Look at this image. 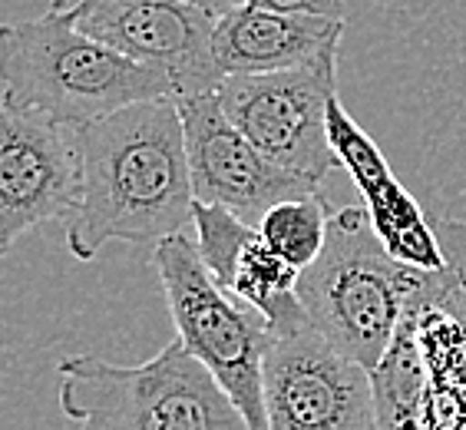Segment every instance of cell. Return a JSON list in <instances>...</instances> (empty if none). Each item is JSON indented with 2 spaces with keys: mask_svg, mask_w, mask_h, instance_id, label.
I'll list each match as a JSON object with an SVG mask.
<instances>
[{
  "mask_svg": "<svg viewBox=\"0 0 466 430\" xmlns=\"http://www.w3.org/2000/svg\"><path fill=\"white\" fill-rule=\"evenodd\" d=\"M83 189L66 222L73 259L93 261L106 242L159 245L196 215L186 133L176 99H156L80 129Z\"/></svg>",
  "mask_w": 466,
  "mask_h": 430,
  "instance_id": "obj_1",
  "label": "cell"
},
{
  "mask_svg": "<svg viewBox=\"0 0 466 430\" xmlns=\"http://www.w3.org/2000/svg\"><path fill=\"white\" fill-rule=\"evenodd\" d=\"M0 77L4 107L30 109L73 129L126 107L176 99V83L166 73L83 34L63 4L0 30Z\"/></svg>",
  "mask_w": 466,
  "mask_h": 430,
  "instance_id": "obj_2",
  "label": "cell"
},
{
  "mask_svg": "<svg viewBox=\"0 0 466 430\" xmlns=\"http://www.w3.org/2000/svg\"><path fill=\"white\" fill-rule=\"evenodd\" d=\"M453 285V271H420L397 261L377 239L364 206L331 215L328 245L298 278V302L314 328L348 358L374 371L420 298Z\"/></svg>",
  "mask_w": 466,
  "mask_h": 430,
  "instance_id": "obj_3",
  "label": "cell"
},
{
  "mask_svg": "<svg viewBox=\"0 0 466 430\" xmlns=\"http://www.w3.org/2000/svg\"><path fill=\"white\" fill-rule=\"evenodd\" d=\"M56 377L63 417L80 430H248L232 397L179 338L133 368L70 354Z\"/></svg>",
  "mask_w": 466,
  "mask_h": 430,
  "instance_id": "obj_4",
  "label": "cell"
},
{
  "mask_svg": "<svg viewBox=\"0 0 466 430\" xmlns=\"http://www.w3.org/2000/svg\"><path fill=\"white\" fill-rule=\"evenodd\" d=\"M153 265L182 348L232 397L248 430H268L265 354L271 322L232 292L218 288L198 255V245L186 232L156 245Z\"/></svg>",
  "mask_w": 466,
  "mask_h": 430,
  "instance_id": "obj_5",
  "label": "cell"
},
{
  "mask_svg": "<svg viewBox=\"0 0 466 430\" xmlns=\"http://www.w3.org/2000/svg\"><path fill=\"white\" fill-rule=\"evenodd\" d=\"M268 322V430H377L370 371L314 328L298 292L271 308Z\"/></svg>",
  "mask_w": 466,
  "mask_h": 430,
  "instance_id": "obj_6",
  "label": "cell"
},
{
  "mask_svg": "<svg viewBox=\"0 0 466 430\" xmlns=\"http://www.w3.org/2000/svg\"><path fill=\"white\" fill-rule=\"evenodd\" d=\"M338 54L331 46L298 70L268 77H225L218 103L275 166L321 186L341 159L328 139V107L338 97Z\"/></svg>",
  "mask_w": 466,
  "mask_h": 430,
  "instance_id": "obj_7",
  "label": "cell"
},
{
  "mask_svg": "<svg viewBox=\"0 0 466 430\" xmlns=\"http://www.w3.org/2000/svg\"><path fill=\"white\" fill-rule=\"evenodd\" d=\"M80 189V129L0 107V251L36 225L70 222Z\"/></svg>",
  "mask_w": 466,
  "mask_h": 430,
  "instance_id": "obj_8",
  "label": "cell"
},
{
  "mask_svg": "<svg viewBox=\"0 0 466 430\" xmlns=\"http://www.w3.org/2000/svg\"><path fill=\"white\" fill-rule=\"evenodd\" d=\"M70 14L93 40L166 73L176 83V99L218 93L222 87L225 77L212 50L218 17L188 0H113Z\"/></svg>",
  "mask_w": 466,
  "mask_h": 430,
  "instance_id": "obj_9",
  "label": "cell"
},
{
  "mask_svg": "<svg viewBox=\"0 0 466 430\" xmlns=\"http://www.w3.org/2000/svg\"><path fill=\"white\" fill-rule=\"evenodd\" d=\"M176 103H179L188 169L198 202L228 209L258 229V222L275 206L318 192V182L281 169L261 153L225 117L218 93H202Z\"/></svg>",
  "mask_w": 466,
  "mask_h": 430,
  "instance_id": "obj_10",
  "label": "cell"
},
{
  "mask_svg": "<svg viewBox=\"0 0 466 430\" xmlns=\"http://www.w3.org/2000/svg\"><path fill=\"white\" fill-rule=\"evenodd\" d=\"M328 139H331V149L338 153L341 166L350 172L354 186L368 199L364 209H368L370 225H374L377 239L387 245V251L397 261L410 265V269H447L437 225L417 206V199L397 182V176L390 172L377 143L350 119V113L338 97L328 107Z\"/></svg>",
  "mask_w": 466,
  "mask_h": 430,
  "instance_id": "obj_11",
  "label": "cell"
},
{
  "mask_svg": "<svg viewBox=\"0 0 466 430\" xmlns=\"http://www.w3.org/2000/svg\"><path fill=\"white\" fill-rule=\"evenodd\" d=\"M341 36L344 20L281 14L245 4L218 17L212 50L222 77H268L318 60L331 46H341Z\"/></svg>",
  "mask_w": 466,
  "mask_h": 430,
  "instance_id": "obj_12",
  "label": "cell"
},
{
  "mask_svg": "<svg viewBox=\"0 0 466 430\" xmlns=\"http://www.w3.org/2000/svg\"><path fill=\"white\" fill-rule=\"evenodd\" d=\"M457 288H440L433 295L420 298L407 312L394 344L387 348L384 361L370 371L377 404V430H423V414H427V364H423V344H420V318L423 308L431 302H440Z\"/></svg>",
  "mask_w": 466,
  "mask_h": 430,
  "instance_id": "obj_13",
  "label": "cell"
},
{
  "mask_svg": "<svg viewBox=\"0 0 466 430\" xmlns=\"http://www.w3.org/2000/svg\"><path fill=\"white\" fill-rule=\"evenodd\" d=\"M331 209L318 192L305 199H291L271 209L258 222V239L268 245L279 259H285L291 269H311L318 255L328 245V229H331Z\"/></svg>",
  "mask_w": 466,
  "mask_h": 430,
  "instance_id": "obj_14",
  "label": "cell"
},
{
  "mask_svg": "<svg viewBox=\"0 0 466 430\" xmlns=\"http://www.w3.org/2000/svg\"><path fill=\"white\" fill-rule=\"evenodd\" d=\"M192 229H196L198 255L206 261V269L218 282V288L232 292L235 275H238V261L245 249L258 239V229L238 219L235 212L222 206H206L196 199V215H192Z\"/></svg>",
  "mask_w": 466,
  "mask_h": 430,
  "instance_id": "obj_15",
  "label": "cell"
},
{
  "mask_svg": "<svg viewBox=\"0 0 466 430\" xmlns=\"http://www.w3.org/2000/svg\"><path fill=\"white\" fill-rule=\"evenodd\" d=\"M298 278H301V271L291 269L285 259H279L261 239H255L238 261L232 295L268 318V312L279 305L281 298L298 292Z\"/></svg>",
  "mask_w": 466,
  "mask_h": 430,
  "instance_id": "obj_16",
  "label": "cell"
},
{
  "mask_svg": "<svg viewBox=\"0 0 466 430\" xmlns=\"http://www.w3.org/2000/svg\"><path fill=\"white\" fill-rule=\"evenodd\" d=\"M433 225H437L447 269L453 271L457 285L466 292V222H460V219H437Z\"/></svg>",
  "mask_w": 466,
  "mask_h": 430,
  "instance_id": "obj_17",
  "label": "cell"
},
{
  "mask_svg": "<svg viewBox=\"0 0 466 430\" xmlns=\"http://www.w3.org/2000/svg\"><path fill=\"white\" fill-rule=\"evenodd\" d=\"M251 7L265 10H281V14H308V17H324V20H344L348 7L344 0H248Z\"/></svg>",
  "mask_w": 466,
  "mask_h": 430,
  "instance_id": "obj_18",
  "label": "cell"
},
{
  "mask_svg": "<svg viewBox=\"0 0 466 430\" xmlns=\"http://www.w3.org/2000/svg\"><path fill=\"white\" fill-rule=\"evenodd\" d=\"M188 4H196V7L208 10L212 17H225V14H232V10L245 7L248 0H188Z\"/></svg>",
  "mask_w": 466,
  "mask_h": 430,
  "instance_id": "obj_19",
  "label": "cell"
},
{
  "mask_svg": "<svg viewBox=\"0 0 466 430\" xmlns=\"http://www.w3.org/2000/svg\"><path fill=\"white\" fill-rule=\"evenodd\" d=\"M60 4L70 10H90V7H96V4H113V0H60Z\"/></svg>",
  "mask_w": 466,
  "mask_h": 430,
  "instance_id": "obj_20",
  "label": "cell"
}]
</instances>
